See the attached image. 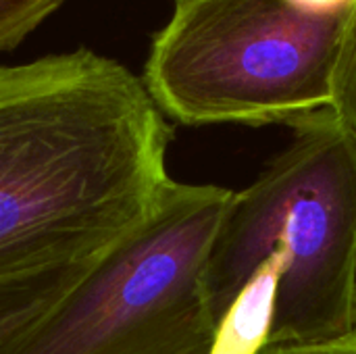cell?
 Returning a JSON list of instances; mask_svg holds the SVG:
<instances>
[{
  "mask_svg": "<svg viewBox=\"0 0 356 354\" xmlns=\"http://www.w3.org/2000/svg\"><path fill=\"white\" fill-rule=\"evenodd\" d=\"M171 138L144 79L92 48L0 65V282L136 232L171 182Z\"/></svg>",
  "mask_w": 356,
  "mask_h": 354,
  "instance_id": "obj_1",
  "label": "cell"
},
{
  "mask_svg": "<svg viewBox=\"0 0 356 354\" xmlns=\"http://www.w3.org/2000/svg\"><path fill=\"white\" fill-rule=\"evenodd\" d=\"M292 142L234 192L207 267L215 323L275 255L282 277L269 346L356 334V138L332 108L292 123Z\"/></svg>",
  "mask_w": 356,
  "mask_h": 354,
  "instance_id": "obj_2",
  "label": "cell"
},
{
  "mask_svg": "<svg viewBox=\"0 0 356 354\" xmlns=\"http://www.w3.org/2000/svg\"><path fill=\"white\" fill-rule=\"evenodd\" d=\"M348 15L290 0H175L142 79L184 125H292L332 106Z\"/></svg>",
  "mask_w": 356,
  "mask_h": 354,
  "instance_id": "obj_3",
  "label": "cell"
},
{
  "mask_svg": "<svg viewBox=\"0 0 356 354\" xmlns=\"http://www.w3.org/2000/svg\"><path fill=\"white\" fill-rule=\"evenodd\" d=\"M232 198L171 179L150 217L4 354H211L207 267Z\"/></svg>",
  "mask_w": 356,
  "mask_h": 354,
  "instance_id": "obj_4",
  "label": "cell"
},
{
  "mask_svg": "<svg viewBox=\"0 0 356 354\" xmlns=\"http://www.w3.org/2000/svg\"><path fill=\"white\" fill-rule=\"evenodd\" d=\"M280 277L282 261L271 255L248 277L219 319L211 354H261L269 346Z\"/></svg>",
  "mask_w": 356,
  "mask_h": 354,
  "instance_id": "obj_5",
  "label": "cell"
},
{
  "mask_svg": "<svg viewBox=\"0 0 356 354\" xmlns=\"http://www.w3.org/2000/svg\"><path fill=\"white\" fill-rule=\"evenodd\" d=\"M96 259L0 282V354L40 323L86 275Z\"/></svg>",
  "mask_w": 356,
  "mask_h": 354,
  "instance_id": "obj_6",
  "label": "cell"
},
{
  "mask_svg": "<svg viewBox=\"0 0 356 354\" xmlns=\"http://www.w3.org/2000/svg\"><path fill=\"white\" fill-rule=\"evenodd\" d=\"M340 123L356 138V4L348 15V23L342 35L334 83H332V106Z\"/></svg>",
  "mask_w": 356,
  "mask_h": 354,
  "instance_id": "obj_7",
  "label": "cell"
},
{
  "mask_svg": "<svg viewBox=\"0 0 356 354\" xmlns=\"http://www.w3.org/2000/svg\"><path fill=\"white\" fill-rule=\"evenodd\" d=\"M67 0H0V52L15 50Z\"/></svg>",
  "mask_w": 356,
  "mask_h": 354,
  "instance_id": "obj_8",
  "label": "cell"
},
{
  "mask_svg": "<svg viewBox=\"0 0 356 354\" xmlns=\"http://www.w3.org/2000/svg\"><path fill=\"white\" fill-rule=\"evenodd\" d=\"M261 354H356V334L334 338V340L305 342V344L267 346Z\"/></svg>",
  "mask_w": 356,
  "mask_h": 354,
  "instance_id": "obj_9",
  "label": "cell"
},
{
  "mask_svg": "<svg viewBox=\"0 0 356 354\" xmlns=\"http://www.w3.org/2000/svg\"><path fill=\"white\" fill-rule=\"evenodd\" d=\"M296 6L313 13H346L353 10L356 0H290Z\"/></svg>",
  "mask_w": 356,
  "mask_h": 354,
  "instance_id": "obj_10",
  "label": "cell"
}]
</instances>
